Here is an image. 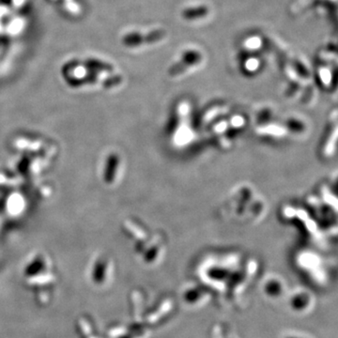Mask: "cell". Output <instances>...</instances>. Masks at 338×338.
Here are the masks:
<instances>
[{
	"label": "cell",
	"instance_id": "1",
	"mask_svg": "<svg viewBox=\"0 0 338 338\" xmlns=\"http://www.w3.org/2000/svg\"><path fill=\"white\" fill-rule=\"evenodd\" d=\"M55 11L69 20L82 18L86 11L87 0H45Z\"/></svg>",
	"mask_w": 338,
	"mask_h": 338
},
{
	"label": "cell",
	"instance_id": "2",
	"mask_svg": "<svg viewBox=\"0 0 338 338\" xmlns=\"http://www.w3.org/2000/svg\"><path fill=\"white\" fill-rule=\"evenodd\" d=\"M167 36V32L164 29H155L148 33L141 32H130L121 37L120 42L127 48L140 47L142 44L146 43H155L164 40Z\"/></svg>",
	"mask_w": 338,
	"mask_h": 338
},
{
	"label": "cell",
	"instance_id": "3",
	"mask_svg": "<svg viewBox=\"0 0 338 338\" xmlns=\"http://www.w3.org/2000/svg\"><path fill=\"white\" fill-rule=\"evenodd\" d=\"M202 59V55L197 51H187L182 56L181 59L178 63L174 64L170 67L169 74L172 77L179 76L180 74L185 73L190 67L197 65Z\"/></svg>",
	"mask_w": 338,
	"mask_h": 338
},
{
	"label": "cell",
	"instance_id": "4",
	"mask_svg": "<svg viewBox=\"0 0 338 338\" xmlns=\"http://www.w3.org/2000/svg\"><path fill=\"white\" fill-rule=\"evenodd\" d=\"M286 134L293 135L296 138L306 137L309 132L308 121L304 120L302 118L297 117H289L286 119L284 126Z\"/></svg>",
	"mask_w": 338,
	"mask_h": 338
},
{
	"label": "cell",
	"instance_id": "5",
	"mask_svg": "<svg viewBox=\"0 0 338 338\" xmlns=\"http://www.w3.org/2000/svg\"><path fill=\"white\" fill-rule=\"evenodd\" d=\"M210 10L208 9L207 6H197V7H192V8H188L185 9L184 11H182L181 15L185 20H189V21H193V20H197L200 19L203 17H206L208 15Z\"/></svg>",
	"mask_w": 338,
	"mask_h": 338
}]
</instances>
